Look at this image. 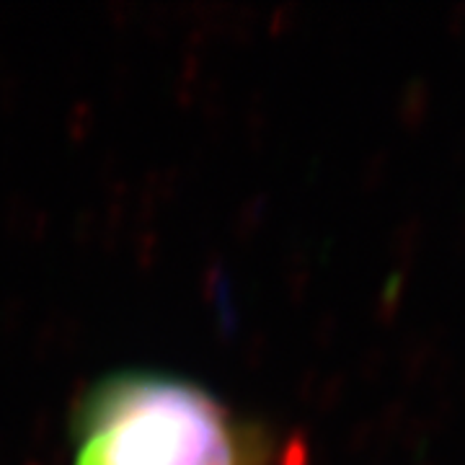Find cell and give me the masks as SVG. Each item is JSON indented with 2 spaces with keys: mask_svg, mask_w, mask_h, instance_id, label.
Returning a JSON list of instances; mask_svg holds the SVG:
<instances>
[{
  "mask_svg": "<svg viewBox=\"0 0 465 465\" xmlns=\"http://www.w3.org/2000/svg\"><path fill=\"white\" fill-rule=\"evenodd\" d=\"M73 465H269L274 442L210 391L166 372H114L73 411Z\"/></svg>",
  "mask_w": 465,
  "mask_h": 465,
  "instance_id": "cell-1",
  "label": "cell"
}]
</instances>
